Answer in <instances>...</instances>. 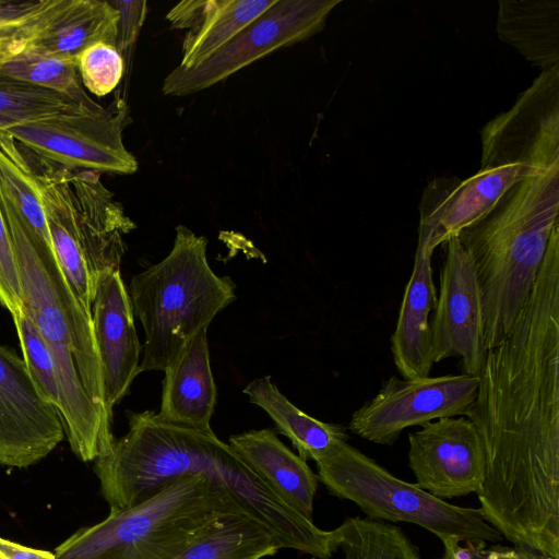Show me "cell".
Masks as SVG:
<instances>
[{"instance_id": "9a60e30c", "label": "cell", "mask_w": 559, "mask_h": 559, "mask_svg": "<svg viewBox=\"0 0 559 559\" xmlns=\"http://www.w3.org/2000/svg\"><path fill=\"white\" fill-rule=\"evenodd\" d=\"M531 169L523 164L480 165L466 179L441 176L428 182L419 203L417 246L435 251L485 217Z\"/></svg>"}, {"instance_id": "f546056e", "label": "cell", "mask_w": 559, "mask_h": 559, "mask_svg": "<svg viewBox=\"0 0 559 559\" xmlns=\"http://www.w3.org/2000/svg\"><path fill=\"white\" fill-rule=\"evenodd\" d=\"M60 0H44L28 16L0 26V64L27 51L41 34Z\"/></svg>"}, {"instance_id": "83f0119b", "label": "cell", "mask_w": 559, "mask_h": 559, "mask_svg": "<svg viewBox=\"0 0 559 559\" xmlns=\"http://www.w3.org/2000/svg\"><path fill=\"white\" fill-rule=\"evenodd\" d=\"M23 360L41 396L59 408L56 369L50 349L22 307L12 316Z\"/></svg>"}, {"instance_id": "603a6c76", "label": "cell", "mask_w": 559, "mask_h": 559, "mask_svg": "<svg viewBox=\"0 0 559 559\" xmlns=\"http://www.w3.org/2000/svg\"><path fill=\"white\" fill-rule=\"evenodd\" d=\"M497 34L542 70L559 66V2L500 0Z\"/></svg>"}, {"instance_id": "f1b7e54d", "label": "cell", "mask_w": 559, "mask_h": 559, "mask_svg": "<svg viewBox=\"0 0 559 559\" xmlns=\"http://www.w3.org/2000/svg\"><path fill=\"white\" fill-rule=\"evenodd\" d=\"M79 75L96 96H106L120 83L124 72L122 53L115 45L96 43L84 49L76 59Z\"/></svg>"}, {"instance_id": "9c48e42d", "label": "cell", "mask_w": 559, "mask_h": 559, "mask_svg": "<svg viewBox=\"0 0 559 559\" xmlns=\"http://www.w3.org/2000/svg\"><path fill=\"white\" fill-rule=\"evenodd\" d=\"M338 3L341 0H276L210 58L191 68L177 66L164 79L163 94L199 93L281 48L308 39L324 28Z\"/></svg>"}, {"instance_id": "4fadbf2b", "label": "cell", "mask_w": 559, "mask_h": 559, "mask_svg": "<svg viewBox=\"0 0 559 559\" xmlns=\"http://www.w3.org/2000/svg\"><path fill=\"white\" fill-rule=\"evenodd\" d=\"M63 437L58 408L41 396L23 358L0 345V465H34Z\"/></svg>"}, {"instance_id": "1f68e13d", "label": "cell", "mask_w": 559, "mask_h": 559, "mask_svg": "<svg viewBox=\"0 0 559 559\" xmlns=\"http://www.w3.org/2000/svg\"><path fill=\"white\" fill-rule=\"evenodd\" d=\"M444 552L440 559H552L537 550L523 547L495 545L486 548V542L465 540L461 546L456 538L443 543Z\"/></svg>"}, {"instance_id": "8992f818", "label": "cell", "mask_w": 559, "mask_h": 559, "mask_svg": "<svg viewBox=\"0 0 559 559\" xmlns=\"http://www.w3.org/2000/svg\"><path fill=\"white\" fill-rule=\"evenodd\" d=\"M41 158V205L51 246L73 294L92 314L97 282L120 270L123 236L136 225L100 174Z\"/></svg>"}, {"instance_id": "4dcf8cb0", "label": "cell", "mask_w": 559, "mask_h": 559, "mask_svg": "<svg viewBox=\"0 0 559 559\" xmlns=\"http://www.w3.org/2000/svg\"><path fill=\"white\" fill-rule=\"evenodd\" d=\"M0 305L11 316L23 307L19 271L15 255L0 207Z\"/></svg>"}, {"instance_id": "ffe728a7", "label": "cell", "mask_w": 559, "mask_h": 559, "mask_svg": "<svg viewBox=\"0 0 559 559\" xmlns=\"http://www.w3.org/2000/svg\"><path fill=\"white\" fill-rule=\"evenodd\" d=\"M276 0H188L166 14L171 28H189L182 43L181 68L210 58Z\"/></svg>"}, {"instance_id": "52a82bcc", "label": "cell", "mask_w": 559, "mask_h": 559, "mask_svg": "<svg viewBox=\"0 0 559 559\" xmlns=\"http://www.w3.org/2000/svg\"><path fill=\"white\" fill-rule=\"evenodd\" d=\"M318 478L328 491L356 503L367 518L408 522L436 535L442 543L500 542L502 535L483 518L479 508L441 500L388 469L347 442L316 463Z\"/></svg>"}, {"instance_id": "836d02e7", "label": "cell", "mask_w": 559, "mask_h": 559, "mask_svg": "<svg viewBox=\"0 0 559 559\" xmlns=\"http://www.w3.org/2000/svg\"><path fill=\"white\" fill-rule=\"evenodd\" d=\"M0 559H57L55 552L31 548L0 537Z\"/></svg>"}, {"instance_id": "8fae6325", "label": "cell", "mask_w": 559, "mask_h": 559, "mask_svg": "<svg viewBox=\"0 0 559 559\" xmlns=\"http://www.w3.org/2000/svg\"><path fill=\"white\" fill-rule=\"evenodd\" d=\"M480 165L559 168V66L543 70L514 105L480 131Z\"/></svg>"}, {"instance_id": "2e32d148", "label": "cell", "mask_w": 559, "mask_h": 559, "mask_svg": "<svg viewBox=\"0 0 559 559\" xmlns=\"http://www.w3.org/2000/svg\"><path fill=\"white\" fill-rule=\"evenodd\" d=\"M93 331L102 366L108 415L128 393L140 373L142 350L129 290L120 270L103 274L92 305Z\"/></svg>"}, {"instance_id": "cb8c5ba5", "label": "cell", "mask_w": 559, "mask_h": 559, "mask_svg": "<svg viewBox=\"0 0 559 559\" xmlns=\"http://www.w3.org/2000/svg\"><path fill=\"white\" fill-rule=\"evenodd\" d=\"M41 156L0 129V188L27 225L51 246L41 205Z\"/></svg>"}, {"instance_id": "5b68a950", "label": "cell", "mask_w": 559, "mask_h": 559, "mask_svg": "<svg viewBox=\"0 0 559 559\" xmlns=\"http://www.w3.org/2000/svg\"><path fill=\"white\" fill-rule=\"evenodd\" d=\"M227 512L246 514L217 483L182 475L145 501L78 530L53 552L57 559H175Z\"/></svg>"}, {"instance_id": "d4e9b609", "label": "cell", "mask_w": 559, "mask_h": 559, "mask_svg": "<svg viewBox=\"0 0 559 559\" xmlns=\"http://www.w3.org/2000/svg\"><path fill=\"white\" fill-rule=\"evenodd\" d=\"M336 530L345 559H420L418 548L404 532L384 521L354 516Z\"/></svg>"}, {"instance_id": "5bb4252c", "label": "cell", "mask_w": 559, "mask_h": 559, "mask_svg": "<svg viewBox=\"0 0 559 559\" xmlns=\"http://www.w3.org/2000/svg\"><path fill=\"white\" fill-rule=\"evenodd\" d=\"M408 464L416 485L441 499L478 492L486 454L475 425L465 416L440 418L408 436Z\"/></svg>"}, {"instance_id": "e575fe53", "label": "cell", "mask_w": 559, "mask_h": 559, "mask_svg": "<svg viewBox=\"0 0 559 559\" xmlns=\"http://www.w3.org/2000/svg\"><path fill=\"white\" fill-rule=\"evenodd\" d=\"M43 1H0V26L20 21L38 10Z\"/></svg>"}, {"instance_id": "7a4b0ae2", "label": "cell", "mask_w": 559, "mask_h": 559, "mask_svg": "<svg viewBox=\"0 0 559 559\" xmlns=\"http://www.w3.org/2000/svg\"><path fill=\"white\" fill-rule=\"evenodd\" d=\"M128 432L94 461L100 492L110 507H134L182 475L217 483L250 518L267 527L281 548L316 559L338 549L336 528L323 531L283 502L212 429L197 430L158 419L155 412H127Z\"/></svg>"}, {"instance_id": "484cf974", "label": "cell", "mask_w": 559, "mask_h": 559, "mask_svg": "<svg viewBox=\"0 0 559 559\" xmlns=\"http://www.w3.org/2000/svg\"><path fill=\"white\" fill-rule=\"evenodd\" d=\"M0 74L64 95L85 107L99 105L84 91L74 61L27 50L0 64Z\"/></svg>"}, {"instance_id": "e0dca14e", "label": "cell", "mask_w": 559, "mask_h": 559, "mask_svg": "<svg viewBox=\"0 0 559 559\" xmlns=\"http://www.w3.org/2000/svg\"><path fill=\"white\" fill-rule=\"evenodd\" d=\"M158 419L191 429L210 430L216 405L206 329L195 334L164 370Z\"/></svg>"}, {"instance_id": "6da1fadb", "label": "cell", "mask_w": 559, "mask_h": 559, "mask_svg": "<svg viewBox=\"0 0 559 559\" xmlns=\"http://www.w3.org/2000/svg\"><path fill=\"white\" fill-rule=\"evenodd\" d=\"M466 417L486 454L484 520L559 559V227L514 324L487 349Z\"/></svg>"}, {"instance_id": "30bf717a", "label": "cell", "mask_w": 559, "mask_h": 559, "mask_svg": "<svg viewBox=\"0 0 559 559\" xmlns=\"http://www.w3.org/2000/svg\"><path fill=\"white\" fill-rule=\"evenodd\" d=\"M477 388L478 377L465 373L413 379L392 376L353 413L348 429L370 442L392 445L406 428L466 417Z\"/></svg>"}, {"instance_id": "4316f807", "label": "cell", "mask_w": 559, "mask_h": 559, "mask_svg": "<svg viewBox=\"0 0 559 559\" xmlns=\"http://www.w3.org/2000/svg\"><path fill=\"white\" fill-rule=\"evenodd\" d=\"M96 107H85L64 95L0 74V129Z\"/></svg>"}, {"instance_id": "7402d4cb", "label": "cell", "mask_w": 559, "mask_h": 559, "mask_svg": "<svg viewBox=\"0 0 559 559\" xmlns=\"http://www.w3.org/2000/svg\"><path fill=\"white\" fill-rule=\"evenodd\" d=\"M242 392L270 416L305 461L326 459L349 438L345 427L316 419L289 402L270 376L252 380Z\"/></svg>"}, {"instance_id": "ac0fdd59", "label": "cell", "mask_w": 559, "mask_h": 559, "mask_svg": "<svg viewBox=\"0 0 559 559\" xmlns=\"http://www.w3.org/2000/svg\"><path fill=\"white\" fill-rule=\"evenodd\" d=\"M228 444L283 502L312 521L318 475L273 429L233 435Z\"/></svg>"}, {"instance_id": "7c38bea8", "label": "cell", "mask_w": 559, "mask_h": 559, "mask_svg": "<svg viewBox=\"0 0 559 559\" xmlns=\"http://www.w3.org/2000/svg\"><path fill=\"white\" fill-rule=\"evenodd\" d=\"M443 245L439 294L430 321L432 360L460 358L462 373L479 377L487 348L476 269L457 237Z\"/></svg>"}, {"instance_id": "3957f363", "label": "cell", "mask_w": 559, "mask_h": 559, "mask_svg": "<svg viewBox=\"0 0 559 559\" xmlns=\"http://www.w3.org/2000/svg\"><path fill=\"white\" fill-rule=\"evenodd\" d=\"M557 226L559 168L537 169L459 234L476 269L487 349L509 333L525 306Z\"/></svg>"}, {"instance_id": "277c9868", "label": "cell", "mask_w": 559, "mask_h": 559, "mask_svg": "<svg viewBox=\"0 0 559 559\" xmlns=\"http://www.w3.org/2000/svg\"><path fill=\"white\" fill-rule=\"evenodd\" d=\"M170 252L131 278L133 312L145 334L140 372L164 371L188 342L235 299V284L210 266L207 240L178 225Z\"/></svg>"}, {"instance_id": "ba28073f", "label": "cell", "mask_w": 559, "mask_h": 559, "mask_svg": "<svg viewBox=\"0 0 559 559\" xmlns=\"http://www.w3.org/2000/svg\"><path fill=\"white\" fill-rule=\"evenodd\" d=\"M130 109L117 93L107 105L60 112L3 130L39 156L76 170L132 175L139 164L123 144Z\"/></svg>"}, {"instance_id": "d6986e66", "label": "cell", "mask_w": 559, "mask_h": 559, "mask_svg": "<svg viewBox=\"0 0 559 559\" xmlns=\"http://www.w3.org/2000/svg\"><path fill=\"white\" fill-rule=\"evenodd\" d=\"M433 251L417 246L414 266L404 290L391 352L403 379L429 377L433 365L430 313L437 302L432 277Z\"/></svg>"}, {"instance_id": "d6a6232c", "label": "cell", "mask_w": 559, "mask_h": 559, "mask_svg": "<svg viewBox=\"0 0 559 559\" xmlns=\"http://www.w3.org/2000/svg\"><path fill=\"white\" fill-rule=\"evenodd\" d=\"M108 2L118 12L115 46L122 53L135 44L145 21L147 3L145 0H108Z\"/></svg>"}, {"instance_id": "44dd1931", "label": "cell", "mask_w": 559, "mask_h": 559, "mask_svg": "<svg viewBox=\"0 0 559 559\" xmlns=\"http://www.w3.org/2000/svg\"><path fill=\"white\" fill-rule=\"evenodd\" d=\"M118 12L108 0H60L48 24L28 50L76 62L96 43L115 45Z\"/></svg>"}]
</instances>
